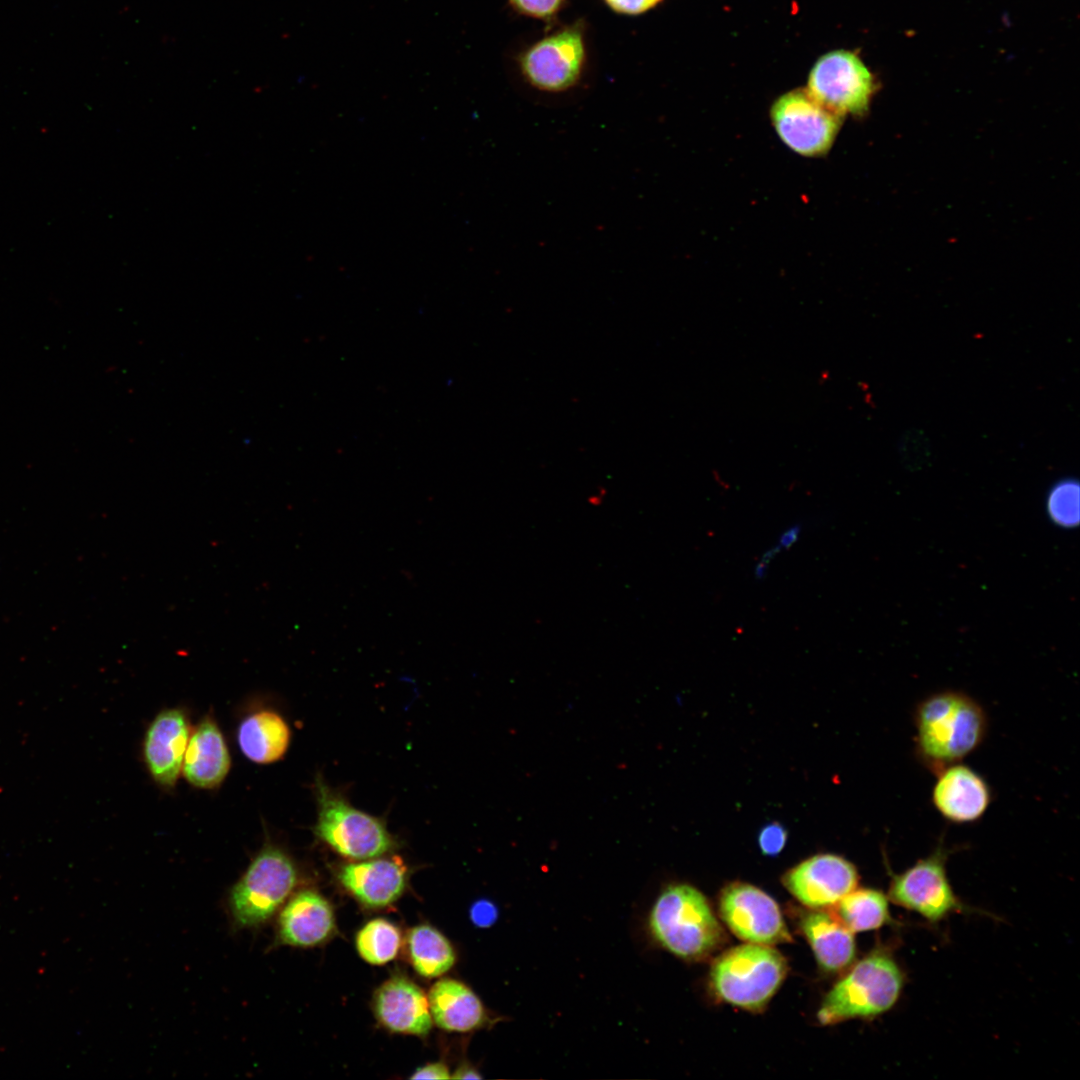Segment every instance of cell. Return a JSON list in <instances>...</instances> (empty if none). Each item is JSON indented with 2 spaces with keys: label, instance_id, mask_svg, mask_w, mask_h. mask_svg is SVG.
Returning <instances> with one entry per match:
<instances>
[{
  "label": "cell",
  "instance_id": "cell-31",
  "mask_svg": "<svg viewBox=\"0 0 1080 1080\" xmlns=\"http://www.w3.org/2000/svg\"><path fill=\"white\" fill-rule=\"evenodd\" d=\"M803 530L801 522H795L785 528L778 536L776 544L783 550L790 549L798 542Z\"/></svg>",
  "mask_w": 1080,
  "mask_h": 1080
},
{
  "label": "cell",
  "instance_id": "cell-29",
  "mask_svg": "<svg viewBox=\"0 0 1080 1080\" xmlns=\"http://www.w3.org/2000/svg\"><path fill=\"white\" fill-rule=\"evenodd\" d=\"M615 11L625 14H639L655 5L661 0H605Z\"/></svg>",
  "mask_w": 1080,
  "mask_h": 1080
},
{
  "label": "cell",
  "instance_id": "cell-5",
  "mask_svg": "<svg viewBox=\"0 0 1080 1080\" xmlns=\"http://www.w3.org/2000/svg\"><path fill=\"white\" fill-rule=\"evenodd\" d=\"M317 802L315 836L339 855L364 860L390 852L396 841L385 823L352 806L318 775L314 783Z\"/></svg>",
  "mask_w": 1080,
  "mask_h": 1080
},
{
  "label": "cell",
  "instance_id": "cell-14",
  "mask_svg": "<svg viewBox=\"0 0 1080 1080\" xmlns=\"http://www.w3.org/2000/svg\"><path fill=\"white\" fill-rule=\"evenodd\" d=\"M932 803L939 814L956 824L972 823L987 811L991 789L986 780L969 766L955 763L936 774Z\"/></svg>",
  "mask_w": 1080,
  "mask_h": 1080
},
{
  "label": "cell",
  "instance_id": "cell-15",
  "mask_svg": "<svg viewBox=\"0 0 1080 1080\" xmlns=\"http://www.w3.org/2000/svg\"><path fill=\"white\" fill-rule=\"evenodd\" d=\"M377 1019L395 1033L424 1036L432 1027L428 997L413 981L395 976L383 983L374 996Z\"/></svg>",
  "mask_w": 1080,
  "mask_h": 1080
},
{
  "label": "cell",
  "instance_id": "cell-20",
  "mask_svg": "<svg viewBox=\"0 0 1080 1080\" xmlns=\"http://www.w3.org/2000/svg\"><path fill=\"white\" fill-rule=\"evenodd\" d=\"M241 753L256 764H271L287 752L291 731L285 719L272 710H258L245 716L236 731Z\"/></svg>",
  "mask_w": 1080,
  "mask_h": 1080
},
{
  "label": "cell",
  "instance_id": "cell-26",
  "mask_svg": "<svg viewBox=\"0 0 1080 1080\" xmlns=\"http://www.w3.org/2000/svg\"><path fill=\"white\" fill-rule=\"evenodd\" d=\"M787 839V834L784 828L779 824H769L765 826L759 834L758 842L761 851L765 855L774 856L781 852L784 848Z\"/></svg>",
  "mask_w": 1080,
  "mask_h": 1080
},
{
  "label": "cell",
  "instance_id": "cell-17",
  "mask_svg": "<svg viewBox=\"0 0 1080 1080\" xmlns=\"http://www.w3.org/2000/svg\"><path fill=\"white\" fill-rule=\"evenodd\" d=\"M230 768L231 756L224 735L215 719L206 715L191 731L182 774L193 787L214 789L226 779Z\"/></svg>",
  "mask_w": 1080,
  "mask_h": 1080
},
{
  "label": "cell",
  "instance_id": "cell-7",
  "mask_svg": "<svg viewBox=\"0 0 1080 1080\" xmlns=\"http://www.w3.org/2000/svg\"><path fill=\"white\" fill-rule=\"evenodd\" d=\"M948 852L941 844L905 871L891 873L888 899L931 923L952 913L969 912L954 893L946 872Z\"/></svg>",
  "mask_w": 1080,
  "mask_h": 1080
},
{
  "label": "cell",
  "instance_id": "cell-8",
  "mask_svg": "<svg viewBox=\"0 0 1080 1080\" xmlns=\"http://www.w3.org/2000/svg\"><path fill=\"white\" fill-rule=\"evenodd\" d=\"M874 91L875 81L869 69L855 53L846 50L823 55L808 78L809 95L841 117L864 114Z\"/></svg>",
  "mask_w": 1080,
  "mask_h": 1080
},
{
  "label": "cell",
  "instance_id": "cell-2",
  "mask_svg": "<svg viewBox=\"0 0 1080 1080\" xmlns=\"http://www.w3.org/2000/svg\"><path fill=\"white\" fill-rule=\"evenodd\" d=\"M648 925L660 946L688 961L709 957L726 940L706 897L684 883L670 884L662 890L650 910Z\"/></svg>",
  "mask_w": 1080,
  "mask_h": 1080
},
{
  "label": "cell",
  "instance_id": "cell-3",
  "mask_svg": "<svg viewBox=\"0 0 1080 1080\" xmlns=\"http://www.w3.org/2000/svg\"><path fill=\"white\" fill-rule=\"evenodd\" d=\"M904 986V973L888 947L858 961L827 993L817 1013L823 1025L871 1018L890 1010Z\"/></svg>",
  "mask_w": 1080,
  "mask_h": 1080
},
{
  "label": "cell",
  "instance_id": "cell-10",
  "mask_svg": "<svg viewBox=\"0 0 1080 1080\" xmlns=\"http://www.w3.org/2000/svg\"><path fill=\"white\" fill-rule=\"evenodd\" d=\"M719 914L730 931L747 943L772 946L793 941L778 904L748 883L732 882L722 889Z\"/></svg>",
  "mask_w": 1080,
  "mask_h": 1080
},
{
  "label": "cell",
  "instance_id": "cell-1",
  "mask_svg": "<svg viewBox=\"0 0 1080 1080\" xmlns=\"http://www.w3.org/2000/svg\"><path fill=\"white\" fill-rule=\"evenodd\" d=\"M915 750L920 762L937 774L975 751L988 731L983 707L954 690L929 695L914 712Z\"/></svg>",
  "mask_w": 1080,
  "mask_h": 1080
},
{
  "label": "cell",
  "instance_id": "cell-33",
  "mask_svg": "<svg viewBox=\"0 0 1080 1080\" xmlns=\"http://www.w3.org/2000/svg\"><path fill=\"white\" fill-rule=\"evenodd\" d=\"M768 568H769V566L761 563L760 561H757L756 564L754 565V569H753V575H754L755 579H757V580L764 579L766 577L767 573H768Z\"/></svg>",
  "mask_w": 1080,
  "mask_h": 1080
},
{
  "label": "cell",
  "instance_id": "cell-12",
  "mask_svg": "<svg viewBox=\"0 0 1080 1080\" xmlns=\"http://www.w3.org/2000/svg\"><path fill=\"white\" fill-rule=\"evenodd\" d=\"M859 875L847 859L834 854L812 856L788 870L786 889L811 909L829 908L857 888Z\"/></svg>",
  "mask_w": 1080,
  "mask_h": 1080
},
{
  "label": "cell",
  "instance_id": "cell-18",
  "mask_svg": "<svg viewBox=\"0 0 1080 1080\" xmlns=\"http://www.w3.org/2000/svg\"><path fill=\"white\" fill-rule=\"evenodd\" d=\"M335 927L329 902L313 890L293 895L278 918V937L284 944L311 947L324 942Z\"/></svg>",
  "mask_w": 1080,
  "mask_h": 1080
},
{
  "label": "cell",
  "instance_id": "cell-30",
  "mask_svg": "<svg viewBox=\"0 0 1080 1080\" xmlns=\"http://www.w3.org/2000/svg\"><path fill=\"white\" fill-rule=\"evenodd\" d=\"M411 1079H448L451 1078L448 1067L442 1062L429 1063L418 1068Z\"/></svg>",
  "mask_w": 1080,
  "mask_h": 1080
},
{
  "label": "cell",
  "instance_id": "cell-25",
  "mask_svg": "<svg viewBox=\"0 0 1080 1080\" xmlns=\"http://www.w3.org/2000/svg\"><path fill=\"white\" fill-rule=\"evenodd\" d=\"M1049 518L1064 528L1076 527L1080 519V488L1078 481L1065 478L1056 482L1048 492L1046 502Z\"/></svg>",
  "mask_w": 1080,
  "mask_h": 1080
},
{
  "label": "cell",
  "instance_id": "cell-11",
  "mask_svg": "<svg viewBox=\"0 0 1080 1080\" xmlns=\"http://www.w3.org/2000/svg\"><path fill=\"white\" fill-rule=\"evenodd\" d=\"M585 56L581 32L567 29L532 46L521 59L528 82L541 91L558 93L579 80Z\"/></svg>",
  "mask_w": 1080,
  "mask_h": 1080
},
{
  "label": "cell",
  "instance_id": "cell-22",
  "mask_svg": "<svg viewBox=\"0 0 1080 1080\" xmlns=\"http://www.w3.org/2000/svg\"><path fill=\"white\" fill-rule=\"evenodd\" d=\"M407 952L415 971L426 978L441 976L455 963V952L446 937L434 927L412 928L406 939Z\"/></svg>",
  "mask_w": 1080,
  "mask_h": 1080
},
{
  "label": "cell",
  "instance_id": "cell-27",
  "mask_svg": "<svg viewBox=\"0 0 1080 1080\" xmlns=\"http://www.w3.org/2000/svg\"><path fill=\"white\" fill-rule=\"evenodd\" d=\"M521 13L545 18L559 10L564 0H510Z\"/></svg>",
  "mask_w": 1080,
  "mask_h": 1080
},
{
  "label": "cell",
  "instance_id": "cell-24",
  "mask_svg": "<svg viewBox=\"0 0 1080 1080\" xmlns=\"http://www.w3.org/2000/svg\"><path fill=\"white\" fill-rule=\"evenodd\" d=\"M400 945L399 929L381 918L366 923L356 936V947L360 956L374 965H382L393 960Z\"/></svg>",
  "mask_w": 1080,
  "mask_h": 1080
},
{
  "label": "cell",
  "instance_id": "cell-32",
  "mask_svg": "<svg viewBox=\"0 0 1080 1080\" xmlns=\"http://www.w3.org/2000/svg\"><path fill=\"white\" fill-rule=\"evenodd\" d=\"M451 1078H456V1079H479V1078H481V1076L479 1075V1073L474 1068H472V1067H470L468 1065H462L455 1071V1073L451 1076Z\"/></svg>",
  "mask_w": 1080,
  "mask_h": 1080
},
{
  "label": "cell",
  "instance_id": "cell-6",
  "mask_svg": "<svg viewBox=\"0 0 1080 1080\" xmlns=\"http://www.w3.org/2000/svg\"><path fill=\"white\" fill-rule=\"evenodd\" d=\"M298 881L292 858L280 847L266 843L232 887L228 906L240 928H256L283 905Z\"/></svg>",
  "mask_w": 1080,
  "mask_h": 1080
},
{
  "label": "cell",
  "instance_id": "cell-13",
  "mask_svg": "<svg viewBox=\"0 0 1080 1080\" xmlns=\"http://www.w3.org/2000/svg\"><path fill=\"white\" fill-rule=\"evenodd\" d=\"M191 731L186 712L177 707L160 711L148 725L142 743L143 760L159 786L169 789L177 783Z\"/></svg>",
  "mask_w": 1080,
  "mask_h": 1080
},
{
  "label": "cell",
  "instance_id": "cell-21",
  "mask_svg": "<svg viewBox=\"0 0 1080 1080\" xmlns=\"http://www.w3.org/2000/svg\"><path fill=\"white\" fill-rule=\"evenodd\" d=\"M428 1003L433 1021L446 1031L468 1032L479 1028L486 1018L476 994L454 979L437 981L429 991Z\"/></svg>",
  "mask_w": 1080,
  "mask_h": 1080
},
{
  "label": "cell",
  "instance_id": "cell-16",
  "mask_svg": "<svg viewBox=\"0 0 1080 1080\" xmlns=\"http://www.w3.org/2000/svg\"><path fill=\"white\" fill-rule=\"evenodd\" d=\"M338 879L359 902L379 908L393 903L403 893L407 868L399 857L377 858L341 866Z\"/></svg>",
  "mask_w": 1080,
  "mask_h": 1080
},
{
  "label": "cell",
  "instance_id": "cell-9",
  "mask_svg": "<svg viewBox=\"0 0 1080 1080\" xmlns=\"http://www.w3.org/2000/svg\"><path fill=\"white\" fill-rule=\"evenodd\" d=\"M770 116L781 141L806 157L823 156L831 149L843 119L800 89L779 97Z\"/></svg>",
  "mask_w": 1080,
  "mask_h": 1080
},
{
  "label": "cell",
  "instance_id": "cell-28",
  "mask_svg": "<svg viewBox=\"0 0 1080 1080\" xmlns=\"http://www.w3.org/2000/svg\"><path fill=\"white\" fill-rule=\"evenodd\" d=\"M497 917V907L489 900H478L470 908V919L477 927L488 928L496 922Z\"/></svg>",
  "mask_w": 1080,
  "mask_h": 1080
},
{
  "label": "cell",
  "instance_id": "cell-19",
  "mask_svg": "<svg viewBox=\"0 0 1080 1080\" xmlns=\"http://www.w3.org/2000/svg\"><path fill=\"white\" fill-rule=\"evenodd\" d=\"M798 924L824 970L840 971L853 962L856 952L854 932L834 911L810 908L799 915Z\"/></svg>",
  "mask_w": 1080,
  "mask_h": 1080
},
{
  "label": "cell",
  "instance_id": "cell-23",
  "mask_svg": "<svg viewBox=\"0 0 1080 1080\" xmlns=\"http://www.w3.org/2000/svg\"><path fill=\"white\" fill-rule=\"evenodd\" d=\"M834 906L835 914L852 932L875 930L893 921L888 897L876 889L855 888Z\"/></svg>",
  "mask_w": 1080,
  "mask_h": 1080
},
{
  "label": "cell",
  "instance_id": "cell-4",
  "mask_svg": "<svg viewBox=\"0 0 1080 1080\" xmlns=\"http://www.w3.org/2000/svg\"><path fill=\"white\" fill-rule=\"evenodd\" d=\"M787 972V961L778 950L769 945L746 943L714 960L710 986L721 1001L759 1012L779 989Z\"/></svg>",
  "mask_w": 1080,
  "mask_h": 1080
}]
</instances>
